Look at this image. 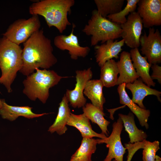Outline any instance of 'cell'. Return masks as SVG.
<instances>
[{
    "label": "cell",
    "instance_id": "1",
    "mask_svg": "<svg viewBox=\"0 0 161 161\" xmlns=\"http://www.w3.org/2000/svg\"><path fill=\"white\" fill-rule=\"evenodd\" d=\"M22 67L19 72L27 76L36 69H48L57 62L53 53L50 40L45 36L43 29L35 32L23 43Z\"/></svg>",
    "mask_w": 161,
    "mask_h": 161
},
{
    "label": "cell",
    "instance_id": "2",
    "mask_svg": "<svg viewBox=\"0 0 161 161\" xmlns=\"http://www.w3.org/2000/svg\"><path fill=\"white\" fill-rule=\"evenodd\" d=\"M75 3L74 0H41L32 3L29 12L32 15L43 16L49 28L54 27L62 33L71 24L67 15Z\"/></svg>",
    "mask_w": 161,
    "mask_h": 161
},
{
    "label": "cell",
    "instance_id": "3",
    "mask_svg": "<svg viewBox=\"0 0 161 161\" xmlns=\"http://www.w3.org/2000/svg\"><path fill=\"white\" fill-rule=\"evenodd\" d=\"M22 49L19 45L4 36L0 38V83L5 86L8 93L12 92L11 84L22 68Z\"/></svg>",
    "mask_w": 161,
    "mask_h": 161
},
{
    "label": "cell",
    "instance_id": "4",
    "mask_svg": "<svg viewBox=\"0 0 161 161\" xmlns=\"http://www.w3.org/2000/svg\"><path fill=\"white\" fill-rule=\"evenodd\" d=\"M35 71L23 80V93L30 100L38 99L44 104L49 97V89L57 85L61 79L69 77L60 76L53 70L37 69Z\"/></svg>",
    "mask_w": 161,
    "mask_h": 161
},
{
    "label": "cell",
    "instance_id": "5",
    "mask_svg": "<svg viewBox=\"0 0 161 161\" xmlns=\"http://www.w3.org/2000/svg\"><path fill=\"white\" fill-rule=\"evenodd\" d=\"M86 35L91 36V46L103 44L107 41L121 37L122 30L120 24L103 17L97 10L92 11L91 18L82 30Z\"/></svg>",
    "mask_w": 161,
    "mask_h": 161
},
{
    "label": "cell",
    "instance_id": "6",
    "mask_svg": "<svg viewBox=\"0 0 161 161\" xmlns=\"http://www.w3.org/2000/svg\"><path fill=\"white\" fill-rule=\"evenodd\" d=\"M41 26L38 16L32 15L28 19L21 18L15 21L2 35L10 41L19 45L39 30Z\"/></svg>",
    "mask_w": 161,
    "mask_h": 161
},
{
    "label": "cell",
    "instance_id": "7",
    "mask_svg": "<svg viewBox=\"0 0 161 161\" xmlns=\"http://www.w3.org/2000/svg\"><path fill=\"white\" fill-rule=\"evenodd\" d=\"M140 49L148 62L151 64L161 62V35L158 29L149 28L147 35L145 32L140 39Z\"/></svg>",
    "mask_w": 161,
    "mask_h": 161
},
{
    "label": "cell",
    "instance_id": "8",
    "mask_svg": "<svg viewBox=\"0 0 161 161\" xmlns=\"http://www.w3.org/2000/svg\"><path fill=\"white\" fill-rule=\"evenodd\" d=\"M123 127L122 121L119 117L117 121L113 124L110 135L103 139H99V144L105 143L109 148L107 155L103 161H111L114 159L116 161H123L126 149L121 141L120 135Z\"/></svg>",
    "mask_w": 161,
    "mask_h": 161
},
{
    "label": "cell",
    "instance_id": "9",
    "mask_svg": "<svg viewBox=\"0 0 161 161\" xmlns=\"http://www.w3.org/2000/svg\"><path fill=\"white\" fill-rule=\"evenodd\" d=\"M76 81L75 88L67 89L65 94L70 105L74 108H82L86 104V99L84 96L83 91L87 82L93 76L91 68L75 71Z\"/></svg>",
    "mask_w": 161,
    "mask_h": 161
},
{
    "label": "cell",
    "instance_id": "10",
    "mask_svg": "<svg viewBox=\"0 0 161 161\" xmlns=\"http://www.w3.org/2000/svg\"><path fill=\"white\" fill-rule=\"evenodd\" d=\"M122 30L121 37L124 43L131 49L140 46V39L142 34L143 24L141 17L137 12L130 13L126 21L120 24Z\"/></svg>",
    "mask_w": 161,
    "mask_h": 161
},
{
    "label": "cell",
    "instance_id": "11",
    "mask_svg": "<svg viewBox=\"0 0 161 161\" xmlns=\"http://www.w3.org/2000/svg\"><path fill=\"white\" fill-rule=\"evenodd\" d=\"M137 5V12L144 27L149 28L161 25V0H139Z\"/></svg>",
    "mask_w": 161,
    "mask_h": 161
},
{
    "label": "cell",
    "instance_id": "12",
    "mask_svg": "<svg viewBox=\"0 0 161 161\" xmlns=\"http://www.w3.org/2000/svg\"><path fill=\"white\" fill-rule=\"evenodd\" d=\"M74 24L70 33L68 35H61L56 36L54 39L55 46L59 49L68 51L71 58L77 60L79 57L85 58L89 54L90 49L88 46H80L78 37L74 33Z\"/></svg>",
    "mask_w": 161,
    "mask_h": 161
},
{
    "label": "cell",
    "instance_id": "13",
    "mask_svg": "<svg viewBox=\"0 0 161 161\" xmlns=\"http://www.w3.org/2000/svg\"><path fill=\"white\" fill-rule=\"evenodd\" d=\"M124 44L123 39L119 41L110 40L100 45L95 46V58L98 66L101 67L107 61L113 58L118 59Z\"/></svg>",
    "mask_w": 161,
    "mask_h": 161
},
{
    "label": "cell",
    "instance_id": "14",
    "mask_svg": "<svg viewBox=\"0 0 161 161\" xmlns=\"http://www.w3.org/2000/svg\"><path fill=\"white\" fill-rule=\"evenodd\" d=\"M117 62L119 74L117 85L133 83L139 78L133 66L130 52L123 51Z\"/></svg>",
    "mask_w": 161,
    "mask_h": 161
},
{
    "label": "cell",
    "instance_id": "15",
    "mask_svg": "<svg viewBox=\"0 0 161 161\" xmlns=\"http://www.w3.org/2000/svg\"><path fill=\"white\" fill-rule=\"evenodd\" d=\"M126 88L131 92L132 101L137 104L140 108L145 109L143 103L145 97L148 95H154L157 96L158 100L161 102V92L152 89L144 83L140 78L133 83L126 84Z\"/></svg>",
    "mask_w": 161,
    "mask_h": 161
},
{
    "label": "cell",
    "instance_id": "16",
    "mask_svg": "<svg viewBox=\"0 0 161 161\" xmlns=\"http://www.w3.org/2000/svg\"><path fill=\"white\" fill-rule=\"evenodd\" d=\"M126 84L125 83H123L119 85L118 87L117 90L119 96L120 102L127 106L136 116L141 126L147 129L149 127L148 121L150 115V111L140 108L132 101L126 91Z\"/></svg>",
    "mask_w": 161,
    "mask_h": 161
},
{
    "label": "cell",
    "instance_id": "17",
    "mask_svg": "<svg viewBox=\"0 0 161 161\" xmlns=\"http://www.w3.org/2000/svg\"><path fill=\"white\" fill-rule=\"evenodd\" d=\"M2 104L0 109V114L4 119L13 121L19 116H22L28 119L41 117L49 113H43L37 114L32 110V108L28 106H15L10 105L6 102L4 99H1Z\"/></svg>",
    "mask_w": 161,
    "mask_h": 161
},
{
    "label": "cell",
    "instance_id": "18",
    "mask_svg": "<svg viewBox=\"0 0 161 161\" xmlns=\"http://www.w3.org/2000/svg\"><path fill=\"white\" fill-rule=\"evenodd\" d=\"M130 53L133 66L139 78L148 86H154L155 83L151 78L149 72L152 64L148 62L145 57L141 55L138 48L131 49Z\"/></svg>",
    "mask_w": 161,
    "mask_h": 161
},
{
    "label": "cell",
    "instance_id": "19",
    "mask_svg": "<svg viewBox=\"0 0 161 161\" xmlns=\"http://www.w3.org/2000/svg\"><path fill=\"white\" fill-rule=\"evenodd\" d=\"M67 125L77 129L83 137H96L103 139L107 137L102 133L99 134L95 131L92 129L89 120L83 113L76 115L71 113Z\"/></svg>",
    "mask_w": 161,
    "mask_h": 161
},
{
    "label": "cell",
    "instance_id": "20",
    "mask_svg": "<svg viewBox=\"0 0 161 161\" xmlns=\"http://www.w3.org/2000/svg\"><path fill=\"white\" fill-rule=\"evenodd\" d=\"M68 103L64 94L59 104L58 113L55 121L48 130L51 133L56 132L61 135L65 134L67 130L66 125L71 113Z\"/></svg>",
    "mask_w": 161,
    "mask_h": 161
},
{
    "label": "cell",
    "instance_id": "21",
    "mask_svg": "<svg viewBox=\"0 0 161 161\" xmlns=\"http://www.w3.org/2000/svg\"><path fill=\"white\" fill-rule=\"evenodd\" d=\"M103 86L100 79H91L86 83L83 92L93 105L103 112L106 102L103 91Z\"/></svg>",
    "mask_w": 161,
    "mask_h": 161
},
{
    "label": "cell",
    "instance_id": "22",
    "mask_svg": "<svg viewBox=\"0 0 161 161\" xmlns=\"http://www.w3.org/2000/svg\"><path fill=\"white\" fill-rule=\"evenodd\" d=\"M118 115L122 121L125 131L129 134V143H133L146 140L147 135L143 130L137 128L133 113L130 112L128 115L119 114Z\"/></svg>",
    "mask_w": 161,
    "mask_h": 161
},
{
    "label": "cell",
    "instance_id": "23",
    "mask_svg": "<svg viewBox=\"0 0 161 161\" xmlns=\"http://www.w3.org/2000/svg\"><path fill=\"white\" fill-rule=\"evenodd\" d=\"M99 139L83 137L80 145L69 161H92V155L96 150Z\"/></svg>",
    "mask_w": 161,
    "mask_h": 161
},
{
    "label": "cell",
    "instance_id": "24",
    "mask_svg": "<svg viewBox=\"0 0 161 161\" xmlns=\"http://www.w3.org/2000/svg\"><path fill=\"white\" fill-rule=\"evenodd\" d=\"M82 109L83 113L89 120L97 124L101 129L102 133L108 136L109 131L107 127L110 122L104 118L105 114L103 112L90 103H86Z\"/></svg>",
    "mask_w": 161,
    "mask_h": 161
},
{
    "label": "cell",
    "instance_id": "25",
    "mask_svg": "<svg viewBox=\"0 0 161 161\" xmlns=\"http://www.w3.org/2000/svg\"><path fill=\"white\" fill-rule=\"evenodd\" d=\"M118 74L116 62L111 59L100 67V80L104 86L107 88L113 87L117 85Z\"/></svg>",
    "mask_w": 161,
    "mask_h": 161
},
{
    "label": "cell",
    "instance_id": "26",
    "mask_svg": "<svg viewBox=\"0 0 161 161\" xmlns=\"http://www.w3.org/2000/svg\"><path fill=\"white\" fill-rule=\"evenodd\" d=\"M98 13L106 18L109 15L117 13L122 10L124 0H95Z\"/></svg>",
    "mask_w": 161,
    "mask_h": 161
},
{
    "label": "cell",
    "instance_id": "27",
    "mask_svg": "<svg viewBox=\"0 0 161 161\" xmlns=\"http://www.w3.org/2000/svg\"><path fill=\"white\" fill-rule=\"evenodd\" d=\"M139 0H127V4L124 9L115 14L108 16L106 18L112 21L122 24L127 21L126 16L135 11Z\"/></svg>",
    "mask_w": 161,
    "mask_h": 161
},
{
    "label": "cell",
    "instance_id": "28",
    "mask_svg": "<svg viewBox=\"0 0 161 161\" xmlns=\"http://www.w3.org/2000/svg\"><path fill=\"white\" fill-rule=\"evenodd\" d=\"M143 149V161H154L156 152L160 149L159 142L158 141L151 142L145 140Z\"/></svg>",
    "mask_w": 161,
    "mask_h": 161
},
{
    "label": "cell",
    "instance_id": "29",
    "mask_svg": "<svg viewBox=\"0 0 161 161\" xmlns=\"http://www.w3.org/2000/svg\"><path fill=\"white\" fill-rule=\"evenodd\" d=\"M152 70L151 76L152 79L157 80L158 83H161V67L157 64H152L151 67Z\"/></svg>",
    "mask_w": 161,
    "mask_h": 161
},
{
    "label": "cell",
    "instance_id": "30",
    "mask_svg": "<svg viewBox=\"0 0 161 161\" xmlns=\"http://www.w3.org/2000/svg\"><path fill=\"white\" fill-rule=\"evenodd\" d=\"M128 154L126 161H131L135 153L137 151V148L135 147L130 146L127 148Z\"/></svg>",
    "mask_w": 161,
    "mask_h": 161
},
{
    "label": "cell",
    "instance_id": "31",
    "mask_svg": "<svg viewBox=\"0 0 161 161\" xmlns=\"http://www.w3.org/2000/svg\"><path fill=\"white\" fill-rule=\"evenodd\" d=\"M154 161H161V158L159 156L156 155Z\"/></svg>",
    "mask_w": 161,
    "mask_h": 161
},
{
    "label": "cell",
    "instance_id": "32",
    "mask_svg": "<svg viewBox=\"0 0 161 161\" xmlns=\"http://www.w3.org/2000/svg\"><path fill=\"white\" fill-rule=\"evenodd\" d=\"M1 107H2V104L1 103V100L0 99V109H1Z\"/></svg>",
    "mask_w": 161,
    "mask_h": 161
},
{
    "label": "cell",
    "instance_id": "33",
    "mask_svg": "<svg viewBox=\"0 0 161 161\" xmlns=\"http://www.w3.org/2000/svg\"><path fill=\"white\" fill-rule=\"evenodd\" d=\"M111 161H116L115 160H112Z\"/></svg>",
    "mask_w": 161,
    "mask_h": 161
}]
</instances>
